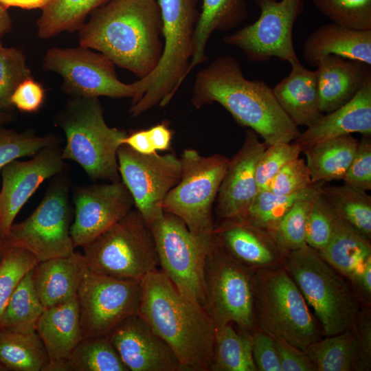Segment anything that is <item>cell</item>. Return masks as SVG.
Masks as SVG:
<instances>
[{
  "label": "cell",
  "instance_id": "cell-40",
  "mask_svg": "<svg viewBox=\"0 0 371 371\" xmlns=\"http://www.w3.org/2000/svg\"><path fill=\"white\" fill-rule=\"evenodd\" d=\"M332 23L358 30H371V0H313Z\"/></svg>",
  "mask_w": 371,
  "mask_h": 371
},
{
  "label": "cell",
  "instance_id": "cell-6",
  "mask_svg": "<svg viewBox=\"0 0 371 371\" xmlns=\"http://www.w3.org/2000/svg\"><path fill=\"white\" fill-rule=\"evenodd\" d=\"M314 311L324 336L352 329L362 306L346 278L306 245L282 262Z\"/></svg>",
  "mask_w": 371,
  "mask_h": 371
},
{
  "label": "cell",
  "instance_id": "cell-10",
  "mask_svg": "<svg viewBox=\"0 0 371 371\" xmlns=\"http://www.w3.org/2000/svg\"><path fill=\"white\" fill-rule=\"evenodd\" d=\"M180 159V180L166 195L163 210L181 219L192 234L212 236L213 204L229 158L220 154L203 156L196 150L185 149Z\"/></svg>",
  "mask_w": 371,
  "mask_h": 371
},
{
  "label": "cell",
  "instance_id": "cell-34",
  "mask_svg": "<svg viewBox=\"0 0 371 371\" xmlns=\"http://www.w3.org/2000/svg\"><path fill=\"white\" fill-rule=\"evenodd\" d=\"M210 371H257L250 332L236 331L232 323L216 326Z\"/></svg>",
  "mask_w": 371,
  "mask_h": 371
},
{
  "label": "cell",
  "instance_id": "cell-35",
  "mask_svg": "<svg viewBox=\"0 0 371 371\" xmlns=\"http://www.w3.org/2000/svg\"><path fill=\"white\" fill-rule=\"evenodd\" d=\"M109 0H49L38 18L37 33L43 39L78 30L87 16Z\"/></svg>",
  "mask_w": 371,
  "mask_h": 371
},
{
  "label": "cell",
  "instance_id": "cell-25",
  "mask_svg": "<svg viewBox=\"0 0 371 371\" xmlns=\"http://www.w3.org/2000/svg\"><path fill=\"white\" fill-rule=\"evenodd\" d=\"M289 74L273 89V93L284 111L299 126L308 127L322 115L314 71L308 69L299 60L291 61Z\"/></svg>",
  "mask_w": 371,
  "mask_h": 371
},
{
  "label": "cell",
  "instance_id": "cell-49",
  "mask_svg": "<svg viewBox=\"0 0 371 371\" xmlns=\"http://www.w3.org/2000/svg\"><path fill=\"white\" fill-rule=\"evenodd\" d=\"M357 346V371L371 370V307L362 306L353 326Z\"/></svg>",
  "mask_w": 371,
  "mask_h": 371
},
{
  "label": "cell",
  "instance_id": "cell-55",
  "mask_svg": "<svg viewBox=\"0 0 371 371\" xmlns=\"http://www.w3.org/2000/svg\"><path fill=\"white\" fill-rule=\"evenodd\" d=\"M49 0H0V4L5 8L11 7L25 10L42 9Z\"/></svg>",
  "mask_w": 371,
  "mask_h": 371
},
{
  "label": "cell",
  "instance_id": "cell-36",
  "mask_svg": "<svg viewBox=\"0 0 371 371\" xmlns=\"http://www.w3.org/2000/svg\"><path fill=\"white\" fill-rule=\"evenodd\" d=\"M304 351L316 371H357L358 353L353 328L322 338Z\"/></svg>",
  "mask_w": 371,
  "mask_h": 371
},
{
  "label": "cell",
  "instance_id": "cell-53",
  "mask_svg": "<svg viewBox=\"0 0 371 371\" xmlns=\"http://www.w3.org/2000/svg\"><path fill=\"white\" fill-rule=\"evenodd\" d=\"M123 144L142 155H152L157 153L150 142L147 129L137 130L127 133L123 140Z\"/></svg>",
  "mask_w": 371,
  "mask_h": 371
},
{
  "label": "cell",
  "instance_id": "cell-24",
  "mask_svg": "<svg viewBox=\"0 0 371 371\" xmlns=\"http://www.w3.org/2000/svg\"><path fill=\"white\" fill-rule=\"evenodd\" d=\"M304 60L312 67L329 55L359 60L371 65V30H358L334 23L320 25L302 46Z\"/></svg>",
  "mask_w": 371,
  "mask_h": 371
},
{
  "label": "cell",
  "instance_id": "cell-1",
  "mask_svg": "<svg viewBox=\"0 0 371 371\" xmlns=\"http://www.w3.org/2000/svg\"><path fill=\"white\" fill-rule=\"evenodd\" d=\"M79 45L107 56L139 79L162 54V20L157 0H109L78 30Z\"/></svg>",
  "mask_w": 371,
  "mask_h": 371
},
{
  "label": "cell",
  "instance_id": "cell-59",
  "mask_svg": "<svg viewBox=\"0 0 371 371\" xmlns=\"http://www.w3.org/2000/svg\"><path fill=\"white\" fill-rule=\"evenodd\" d=\"M2 47H3V44H2L1 41V38H0V49H1Z\"/></svg>",
  "mask_w": 371,
  "mask_h": 371
},
{
  "label": "cell",
  "instance_id": "cell-54",
  "mask_svg": "<svg viewBox=\"0 0 371 371\" xmlns=\"http://www.w3.org/2000/svg\"><path fill=\"white\" fill-rule=\"evenodd\" d=\"M150 142L156 151L169 150L171 146L172 131L164 122L147 129Z\"/></svg>",
  "mask_w": 371,
  "mask_h": 371
},
{
  "label": "cell",
  "instance_id": "cell-9",
  "mask_svg": "<svg viewBox=\"0 0 371 371\" xmlns=\"http://www.w3.org/2000/svg\"><path fill=\"white\" fill-rule=\"evenodd\" d=\"M70 188L67 168L52 177L33 212L12 225L6 237L7 245L30 251L38 262L73 254L75 247L70 229L74 207Z\"/></svg>",
  "mask_w": 371,
  "mask_h": 371
},
{
  "label": "cell",
  "instance_id": "cell-17",
  "mask_svg": "<svg viewBox=\"0 0 371 371\" xmlns=\"http://www.w3.org/2000/svg\"><path fill=\"white\" fill-rule=\"evenodd\" d=\"M72 204L74 219L70 234L75 248L88 244L126 215L134 205L122 182L75 187Z\"/></svg>",
  "mask_w": 371,
  "mask_h": 371
},
{
  "label": "cell",
  "instance_id": "cell-4",
  "mask_svg": "<svg viewBox=\"0 0 371 371\" xmlns=\"http://www.w3.org/2000/svg\"><path fill=\"white\" fill-rule=\"evenodd\" d=\"M64 132V160L78 164L93 181H120L117 151L127 135L106 124L98 98L70 97L56 115Z\"/></svg>",
  "mask_w": 371,
  "mask_h": 371
},
{
  "label": "cell",
  "instance_id": "cell-33",
  "mask_svg": "<svg viewBox=\"0 0 371 371\" xmlns=\"http://www.w3.org/2000/svg\"><path fill=\"white\" fill-rule=\"evenodd\" d=\"M320 194L337 218L371 240V196L366 191L346 184H323Z\"/></svg>",
  "mask_w": 371,
  "mask_h": 371
},
{
  "label": "cell",
  "instance_id": "cell-50",
  "mask_svg": "<svg viewBox=\"0 0 371 371\" xmlns=\"http://www.w3.org/2000/svg\"><path fill=\"white\" fill-rule=\"evenodd\" d=\"M45 100V90L42 85L30 78L23 81L11 96L10 102L14 108L24 113L37 112Z\"/></svg>",
  "mask_w": 371,
  "mask_h": 371
},
{
  "label": "cell",
  "instance_id": "cell-51",
  "mask_svg": "<svg viewBox=\"0 0 371 371\" xmlns=\"http://www.w3.org/2000/svg\"><path fill=\"white\" fill-rule=\"evenodd\" d=\"M273 337L282 371H316L304 350L281 338Z\"/></svg>",
  "mask_w": 371,
  "mask_h": 371
},
{
  "label": "cell",
  "instance_id": "cell-47",
  "mask_svg": "<svg viewBox=\"0 0 371 371\" xmlns=\"http://www.w3.org/2000/svg\"><path fill=\"white\" fill-rule=\"evenodd\" d=\"M343 181L364 191L371 190V135H362Z\"/></svg>",
  "mask_w": 371,
  "mask_h": 371
},
{
  "label": "cell",
  "instance_id": "cell-52",
  "mask_svg": "<svg viewBox=\"0 0 371 371\" xmlns=\"http://www.w3.org/2000/svg\"><path fill=\"white\" fill-rule=\"evenodd\" d=\"M348 281L361 305L371 307V258Z\"/></svg>",
  "mask_w": 371,
  "mask_h": 371
},
{
  "label": "cell",
  "instance_id": "cell-48",
  "mask_svg": "<svg viewBox=\"0 0 371 371\" xmlns=\"http://www.w3.org/2000/svg\"><path fill=\"white\" fill-rule=\"evenodd\" d=\"M250 337L257 371H282L273 337L258 328L250 332Z\"/></svg>",
  "mask_w": 371,
  "mask_h": 371
},
{
  "label": "cell",
  "instance_id": "cell-32",
  "mask_svg": "<svg viewBox=\"0 0 371 371\" xmlns=\"http://www.w3.org/2000/svg\"><path fill=\"white\" fill-rule=\"evenodd\" d=\"M45 371H128L106 336L84 338L65 360Z\"/></svg>",
  "mask_w": 371,
  "mask_h": 371
},
{
  "label": "cell",
  "instance_id": "cell-41",
  "mask_svg": "<svg viewBox=\"0 0 371 371\" xmlns=\"http://www.w3.org/2000/svg\"><path fill=\"white\" fill-rule=\"evenodd\" d=\"M60 144L52 135L41 136L27 131L19 132L0 128V172L10 162L24 157H32L46 146Z\"/></svg>",
  "mask_w": 371,
  "mask_h": 371
},
{
  "label": "cell",
  "instance_id": "cell-37",
  "mask_svg": "<svg viewBox=\"0 0 371 371\" xmlns=\"http://www.w3.org/2000/svg\"><path fill=\"white\" fill-rule=\"evenodd\" d=\"M45 308L36 292L31 269L11 296L0 321V328L21 333L36 331Z\"/></svg>",
  "mask_w": 371,
  "mask_h": 371
},
{
  "label": "cell",
  "instance_id": "cell-29",
  "mask_svg": "<svg viewBox=\"0 0 371 371\" xmlns=\"http://www.w3.org/2000/svg\"><path fill=\"white\" fill-rule=\"evenodd\" d=\"M358 142L351 135H346L324 141L303 150L313 183L343 180Z\"/></svg>",
  "mask_w": 371,
  "mask_h": 371
},
{
  "label": "cell",
  "instance_id": "cell-57",
  "mask_svg": "<svg viewBox=\"0 0 371 371\" xmlns=\"http://www.w3.org/2000/svg\"><path fill=\"white\" fill-rule=\"evenodd\" d=\"M13 116L10 112L0 110V128L12 120Z\"/></svg>",
  "mask_w": 371,
  "mask_h": 371
},
{
  "label": "cell",
  "instance_id": "cell-15",
  "mask_svg": "<svg viewBox=\"0 0 371 371\" xmlns=\"http://www.w3.org/2000/svg\"><path fill=\"white\" fill-rule=\"evenodd\" d=\"M260 10L254 23L223 38L240 49L251 62L277 58L290 63L298 59L293 45V26L304 7V0H254Z\"/></svg>",
  "mask_w": 371,
  "mask_h": 371
},
{
  "label": "cell",
  "instance_id": "cell-42",
  "mask_svg": "<svg viewBox=\"0 0 371 371\" xmlns=\"http://www.w3.org/2000/svg\"><path fill=\"white\" fill-rule=\"evenodd\" d=\"M37 262L30 251L18 247H7L0 263V321L18 284Z\"/></svg>",
  "mask_w": 371,
  "mask_h": 371
},
{
  "label": "cell",
  "instance_id": "cell-30",
  "mask_svg": "<svg viewBox=\"0 0 371 371\" xmlns=\"http://www.w3.org/2000/svg\"><path fill=\"white\" fill-rule=\"evenodd\" d=\"M318 253L333 267L349 279L371 258L370 240L337 218L330 240Z\"/></svg>",
  "mask_w": 371,
  "mask_h": 371
},
{
  "label": "cell",
  "instance_id": "cell-38",
  "mask_svg": "<svg viewBox=\"0 0 371 371\" xmlns=\"http://www.w3.org/2000/svg\"><path fill=\"white\" fill-rule=\"evenodd\" d=\"M323 183H315L304 190L289 195H277L269 190H259L245 213L240 217L271 236L294 203Z\"/></svg>",
  "mask_w": 371,
  "mask_h": 371
},
{
  "label": "cell",
  "instance_id": "cell-13",
  "mask_svg": "<svg viewBox=\"0 0 371 371\" xmlns=\"http://www.w3.org/2000/svg\"><path fill=\"white\" fill-rule=\"evenodd\" d=\"M254 271L225 254L214 239L205 262V308L216 326L232 323L239 330L247 332L256 328L254 316Z\"/></svg>",
  "mask_w": 371,
  "mask_h": 371
},
{
  "label": "cell",
  "instance_id": "cell-45",
  "mask_svg": "<svg viewBox=\"0 0 371 371\" xmlns=\"http://www.w3.org/2000/svg\"><path fill=\"white\" fill-rule=\"evenodd\" d=\"M300 147L294 142H280L266 147L256 166V182L259 190H267L278 172L289 161L298 158Z\"/></svg>",
  "mask_w": 371,
  "mask_h": 371
},
{
  "label": "cell",
  "instance_id": "cell-60",
  "mask_svg": "<svg viewBox=\"0 0 371 371\" xmlns=\"http://www.w3.org/2000/svg\"><path fill=\"white\" fill-rule=\"evenodd\" d=\"M0 371H3V368L0 366Z\"/></svg>",
  "mask_w": 371,
  "mask_h": 371
},
{
  "label": "cell",
  "instance_id": "cell-19",
  "mask_svg": "<svg viewBox=\"0 0 371 371\" xmlns=\"http://www.w3.org/2000/svg\"><path fill=\"white\" fill-rule=\"evenodd\" d=\"M106 337L128 371H182L172 348L139 314L124 319Z\"/></svg>",
  "mask_w": 371,
  "mask_h": 371
},
{
  "label": "cell",
  "instance_id": "cell-27",
  "mask_svg": "<svg viewBox=\"0 0 371 371\" xmlns=\"http://www.w3.org/2000/svg\"><path fill=\"white\" fill-rule=\"evenodd\" d=\"M36 331L47 350L49 362L65 360L83 339L77 296L45 308Z\"/></svg>",
  "mask_w": 371,
  "mask_h": 371
},
{
  "label": "cell",
  "instance_id": "cell-11",
  "mask_svg": "<svg viewBox=\"0 0 371 371\" xmlns=\"http://www.w3.org/2000/svg\"><path fill=\"white\" fill-rule=\"evenodd\" d=\"M150 227L156 245L159 269L183 297L205 308V268L214 243L213 235L195 236L181 219L166 212Z\"/></svg>",
  "mask_w": 371,
  "mask_h": 371
},
{
  "label": "cell",
  "instance_id": "cell-28",
  "mask_svg": "<svg viewBox=\"0 0 371 371\" xmlns=\"http://www.w3.org/2000/svg\"><path fill=\"white\" fill-rule=\"evenodd\" d=\"M248 16L245 0H203L194 34V49L190 69L207 60L205 48L215 30L228 31L239 26Z\"/></svg>",
  "mask_w": 371,
  "mask_h": 371
},
{
  "label": "cell",
  "instance_id": "cell-12",
  "mask_svg": "<svg viewBox=\"0 0 371 371\" xmlns=\"http://www.w3.org/2000/svg\"><path fill=\"white\" fill-rule=\"evenodd\" d=\"M115 65L103 54L79 45L49 49L43 69L61 76L62 89L70 97L129 98L132 104H135L144 95L139 80L122 82L117 77Z\"/></svg>",
  "mask_w": 371,
  "mask_h": 371
},
{
  "label": "cell",
  "instance_id": "cell-16",
  "mask_svg": "<svg viewBox=\"0 0 371 371\" xmlns=\"http://www.w3.org/2000/svg\"><path fill=\"white\" fill-rule=\"evenodd\" d=\"M117 157L120 179L150 226L163 216L164 199L180 180L181 159L172 153L139 154L124 144Z\"/></svg>",
  "mask_w": 371,
  "mask_h": 371
},
{
  "label": "cell",
  "instance_id": "cell-18",
  "mask_svg": "<svg viewBox=\"0 0 371 371\" xmlns=\"http://www.w3.org/2000/svg\"><path fill=\"white\" fill-rule=\"evenodd\" d=\"M67 168L60 144L46 146L28 160H14L1 170L0 231L6 238L28 199L47 179Z\"/></svg>",
  "mask_w": 371,
  "mask_h": 371
},
{
  "label": "cell",
  "instance_id": "cell-46",
  "mask_svg": "<svg viewBox=\"0 0 371 371\" xmlns=\"http://www.w3.org/2000/svg\"><path fill=\"white\" fill-rule=\"evenodd\" d=\"M313 183L305 161L298 157L278 172L269 183L267 190L277 195H289L304 190Z\"/></svg>",
  "mask_w": 371,
  "mask_h": 371
},
{
  "label": "cell",
  "instance_id": "cell-3",
  "mask_svg": "<svg viewBox=\"0 0 371 371\" xmlns=\"http://www.w3.org/2000/svg\"><path fill=\"white\" fill-rule=\"evenodd\" d=\"M140 284L138 314L172 348L182 371H210L216 325L205 308L183 297L160 269Z\"/></svg>",
  "mask_w": 371,
  "mask_h": 371
},
{
  "label": "cell",
  "instance_id": "cell-22",
  "mask_svg": "<svg viewBox=\"0 0 371 371\" xmlns=\"http://www.w3.org/2000/svg\"><path fill=\"white\" fill-rule=\"evenodd\" d=\"M359 133L371 135V75L359 91L347 103L325 115L293 142L305 149L337 137Z\"/></svg>",
  "mask_w": 371,
  "mask_h": 371
},
{
  "label": "cell",
  "instance_id": "cell-39",
  "mask_svg": "<svg viewBox=\"0 0 371 371\" xmlns=\"http://www.w3.org/2000/svg\"><path fill=\"white\" fill-rule=\"evenodd\" d=\"M323 184L311 193L297 200L271 234V237L282 256V258L290 251L307 245L305 241L307 216L313 198Z\"/></svg>",
  "mask_w": 371,
  "mask_h": 371
},
{
  "label": "cell",
  "instance_id": "cell-43",
  "mask_svg": "<svg viewBox=\"0 0 371 371\" xmlns=\"http://www.w3.org/2000/svg\"><path fill=\"white\" fill-rule=\"evenodd\" d=\"M23 52L16 47L3 46L0 49V110L10 112V98L16 87L32 78Z\"/></svg>",
  "mask_w": 371,
  "mask_h": 371
},
{
  "label": "cell",
  "instance_id": "cell-20",
  "mask_svg": "<svg viewBox=\"0 0 371 371\" xmlns=\"http://www.w3.org/2000/svg\"><path fill=\"white\" fill-rule=\"evenodd\" d=\"M267 146L251 129L243 144L229 159L216 196V213L220 220L242 216L258 194L256 166Z\"/></svg>",
  "mask_w": 371,
  "mask_h": 371
},
{
  "label": "cell",
  "instance_id": "cell-44",
  "mask_svg": "<svg viewBox=\"0 0 371 371\" xmlns=\"http://www.w3.org/2000/svg\"><path fill=\"white\" fill-rule=\"evenodd\" d=\"M336 218L320 194L319 190L313 198L306 218L305 227L306 245L317 252L324 249L332 238Z\"/></svg>",
  "mask_w": 371,
  "mask_h": 371
},
{
  "label": "cell",
  "instance_id": "cell-8",
  "mask_svg": "<svg viewBox=\"0 0 371 371\" xmlns=\"http://www.w3.org/2000/svg\"><path fill=\"white\" fill-rule=\"evenodd\" d=\"M82 249L86 265L98 274L141 282L159 269L150 227L136 209Z\"/></svg>",
  "mask_w": 371,
  "mask_h": 371
},
{
  "label": "cell",
  "instance_id": "cell-23",
  "mask_svg": "<svg viewBox=\"0 0 371 371\" xmlns=\"http://www.w3.org/2000/svg\"><path fill=\"white\" fill-rule=\"evenodd\" d=\"M315 71L321 112L330 113L350 101L371 75V65L337 55L322 58Z\"/></svg>",
  "mask_w": 371,
  "mask_h": 371
},
{
  "label": "cell",
  "instance_id": "cell-56",
  "mask_svg": "<svg viewBox=\"0 0 371 371\" xmlns=\"http://www.w3.org/2000/svg\"><path fill=\"white\" fill-rule=\"evenodd\" d=\"M12 28V19L8 9L0 4V38Z\"/></svg>",
  "mask_w": 371,
  "mask_h": 371
},
{
  "label": "cell",
  "instance_id": "cell-21",
  "mask_svg": "<svg viewBox=\"0 0 371 371\" xmlns=\"http://www.w3.org/2000/svg\"><path fill=\"white\" fill-rule=\"evenodd\" d=\"M212 235L225 254L254 271L282 265L271 236L241 217L221 220Z\"/></svg>",
  "mask_w": 371,
  "mask_h": 371
},
{
  "label": "cell",
  "instance_id": "cell-5",
  "mask_svg": "<svg viewBox=\"0 0 371 371\" xmlns=\"http://www.w3.org/2000/svg\"><path fill=\"white\" fill-rule=\"evenodd\" d=\"M199 0H157L162 20L164 46L154 71L139 79L144 95L129 113L137 117L154 106L170 103L190 72Z\"/></svg>",
  "mask_w": 371,
  "mask_h": 371
},
{
  "label": "cell",
  "instance_id": "cell-2",
  "mask_svg": "<svg viewBox=\"0 0 371 371\" xmlns=\"http://www.w3.org/2000/svg\"><path fill=\"white\" fill-rule=\"evenodd\" d=\"M191 101L196 109L220 104L238 124L261 137L267 146L293 142L300 134L272 88L263 80L247 79L232 56H219L197 73Z\"/></svg>",
  "mask_w": 371,
  "mask_h": 371
},
{
  "label": "cell",
  "instance_id": "cell-26",
  "mask_svg": "<svg viewBox=\"0 0 371 371\" xmlns=\"http://www.w3.org/2000/svg\"><path fill=\"white\" fill-rule=\"evenodd\" d=\"M84 264L82 253L76 251L69 256L37 262L32 269L33 283L45 308L77 296Z\"/></svg>",
  "mask_w": 371,
  "mask_h": 371
},
{
  "label": "cell",
  "instance_id": "cell-7",
  "mask_svg": "<svg viewBox=\"0 0 371 371\" xmlns=\"http://www.w3.org/2000/svg\"><path fill=\"white\" fill-rule=\"evenodd\" d=\"M253 297L258 329L302 350L323 337L317 319L282 265L254 271Z\"/></svg>",
  "mask_w": 371,
  "mask_h": 371
},
{
  "label": "cell",
  "instance_id": "cell-31",
  "mask_svg": "<svg viewBox=\"0 0 371 371\" xmlns=\"http://www.w3.org/2000/svg\"><path fill=\"white\" fill-rule=\"evenodd\" d=\"M49 359L36 333L0 328V366L3 371H44Z\"/></svg>",
  "mask_w": 371,
  "mask_h": 371
},
{
  "label": "cell",
  "instance_id": "cell-14",
  "mask_svg": "<svg viewBox=\"0 0 371 371\" xmlns=\"http://www.w3.org/2000/svg\"><path fill=\"white\" fill-rule=\"evenodd\" d=\"M141 292L140 282L95 273L85 262L77 293L83 339L106 336L124 319L138 314Z\"/></svg>",
  "mask_w": 371,
  "mask_h": 371
},
{
  "label": "cell",
  "instance_id": "cell-58",
  "mask_svg": "<svg viewBox=\"0 0 371 371\" xmlns=\"http://www.w3.org/2000/svg\"><path fill=\"white\" fill-rule=\"evenodd\" d=\"M7 247L6 238L0 231V263L3 258Z\"/></svg>",
  "mask_w": 371,
  "mask_h": 371
}]
</instances>
